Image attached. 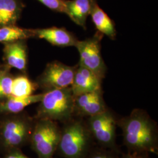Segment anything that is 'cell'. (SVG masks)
I'll return each mask as SVG.
<instances>
[{"mask_svg":"<svg viewBox=\"0 0 158 158\" xmlns=\"http://www.w3.org/2000/svg\"><path fill=\"white\" fill-rule=\"evenodd\" d=\"M117 125L128 152L158 155V124L146 111L133 110L129 115L118 119Z\"/></svg>","mask_w":158,"mask_h":158,"instance_id":"1","label":"cell"},{"mask_svg":"<svg viewBox=\"0 0 158 158\" xmlns=\"http://www.w3.org/2000/svg\"><path fill=\"white\" fill-rule=\"evenodd\" d=\"M95 145L85 119L75 116L63 123L57 151L64 158H85Z\"/></svg>","mask_w":158,"mask_h":158,"instance_id":"2","label":"cell"},{"mask_svg":"<svg viewBox=\"0 0 158 158\" xmlns=\"http://www.w3.org/2000/svg\"><path fill=\"white\" fill-rule=\"evenodd\" d=\"M35 116L63 124L74 115V96L71 87L54 89L44 93Z\"/></svg>","mask_w":158,"mask_h":158,"instance_id":"3","label":"cell"},{"mask_svg":"<svg viewBox=\"0 0 158 158\" xmlns=\"http://www.w3.org/2000/svg\"><path fill=\"white\" fill-rule=\"evenodd\" d=\"M36 120L29 140L32 148L39 158H53L60 141L61 128L54 121Z\"/></svg>","mask_w":158,"mask_h":158,"instance_id":"4","label":"cell"},{"mask_svg":"<svg viewBox=\"0 0 158 158\" xmlns=\"http://www.w3.org/2000/svg\"><path fill=\"white\" fill-rule=\"evenodd\" d=\"M118 119L107 108L85 120L96 145L104 148L118 149L116 143V128Z\"/></svg>","mask_w":158,"mask_h":158,"instance_id":"5","label":"cell"},{"mask_svg":"<svg viewBox=\"0 0 158 158\" xmlns=\"http://www.w3.org/2000/svg\"><path fill=\"white\" fill-rule=\"evenodd\" d=\"M102 35L97 32L94 36L77 40L75 47L80 55L79 64L96 74L101 79L105 77L106 66L102 57L100 42Z\"/></svg>","mask_w":158,"mask_h":158,"instance_id":"6","label":"cell"},{"mask_svg":"<svg viewBox=\"0 0 158 158\" xmlns=\"http://www.w3.org/2000/svg\"><path fill=\"white\" fill-rule=\"evenodd\" d=\"M34 125L32 120L27 116L6 120L1 129V138L3 145L12 149L23 146L30 140Z\"/></svg>","mask_w":158,"mask_h":158,"instance_id":"7","label":"cell"},{"mask_svg":"<svg viewBox=\"0 0 158 158\" xmlns=\"http://www.w3.org/2000/svg\"><path fill=\"white\" fill-rule=\"evenodd\" d=\"M76 66H69L55 61L47 64L45 70L38 79L36 84L44 90L69 87L73 83Z\"/></svg>","mask_w":158,"mask_h":158,"instance_id":"8","label":"cell"},{"mask_svg":"<svg viewBox=\"0 0 158 158\" xmlns=\"http://www.w3.org/2000/svg\"><path fill=\"white\" fill-rule=\"evenodd\" d=\"M108 107L102 89L74 96V115L88 118L106 110Z\"/></svg>","mask_w":158,"mask_h":158,"instance_id":"9","label":"cell"},{"mask_svg":"<svg viewBox=\"0 0 158 158\" xmlns=\"http://www.w3.org/2000/svg\"><path fill=\"white\" fill-rule=\"evenodd\" d=\"M102 79L90 70L79 64L76 66L70 87L74 96L102 89Z\"/></svg>","mask_w":158,"mask_h":158,"instance_id":"10","label":"cell"},{"mask_svg":"<svg viewBox=\"0 0 158 158\" xmlns=\"http://www.w3.org/2000/svg\"><path fill=\"white\" fill-rule=\"evenodd\" d=\"M34 37L45 40L59 47L75 46L78 40L66 29L57 27L31 29Z\"/></svg>","mask_w":158,"mask_h":158,"instance_id":"11","label":"cell"},{"mask_svg":"<svg viewBox=\"0 0 158 158\" xmlns=\"http://www.w3.org/2000/svg\"><path fill=\"white\" fill-rule=\"evenodd\" d=\"M4 59L8 65L25 71L27 65V46L25 40L4 44Z\"/></svg>","mask_w":158,"mask_h":158,"instance_id":"12","label":"cell"},{"mask_svg":"<svg viewBox=\"0 0 158 158\" xmlns=\"http://www.w3.org/2000/svg\"><path fill=\"white\" fill-rule=\"evenodd\" d=\"M94 0H66V14L70 19L83 27L86 28V21L91 11Z\"/></svg>","mask_w":158,"mask_h":158,"instance_id":"13","label":"cell"},{"mask_svg":"<svg viewBox=\"0 0 158 158\" xmlns=\"http://www.w3.org/2000/svg\"><path fill=\"white\" fill-rule=\"evenodd\" d=\"M92 21L99 33L114 40L116 36V30L113 20L98 6L94 0L90 15Z\"/></svg>","mask_w":158,"mask_h":158,"instance_id":"14","label":"cell"},{"mask_svg":"<svg viewBox=\"0 0 158 158\" xmlns=\"http://www.w3.org/2000/svg\"><path fill=\"white\" fill-rule=\"evenodd\" d=\"M23 8L21 0H0V27L15 25Z\"/></svg>","mask_w":158,"mask_h":158,"instance_id":"15","label":"cell"},{"mask_svg":"<svg viewBox=\"0 0 158 158\" xmlns=\"http://www.w3.org/2000/svg\"><path fill=\"white\" fill-rule=\"evenodd\" d=\"M44 93L32 94L28 97H17L11 96L0 104V113L17 114L23 111L29 105L40 102Z\"/></svg>","mask_w":158,"mask_h":158,"instance_id":"16","label":"cell"},{"mask_svg":"<svg viewBox=\"0 0 158 158\" xmlns=\"http://www.w3.org/2000/svg\"><path fill=\"white\" fill-rule=\"evenodd\" d=\"M34 37L31 29L21 28L16 25L0 27V43L8 44Z\"/></svg>","mask_w":158,"mask_h":158,"instance_id":"17","label":"cell"},{"mask_svg":"<svg viewBox=\"0 0 158 158\" xmlns=\"http://www.w3.org/2000/svg\"><path fill=\"white\" fill-rule=\"evenodd\" d=\"M36 83L32 82L25 76H19L13 79L12 96L24 97L32 95L38 87Z\"/></svg>","mask_w":158,"mask_h":158,"instance_id":"18","label":"cell"},{"mask_svg":"<svg viewBox=\"0 0 158 158\" xmlns=\"http://www.w3.org/2000/svg\"><path fill=\"white\" fill-rule=\"evenodd\" d=\"M119 149L104 148L95 145L85 158H120Z\"/></svg>","mask_w":158,"mask_h":158,"instance_id":"19","label":"cell"},{"mask_svg":"<svg viewBox=\"0 0 158 158\" xmlns=\"http://www.w3.org/2000/svg\"><path fill=\"white\" fill-rule=\"evenodd\" d=\"M13 79L6 69L0 74V98H7L12 96Z\"/></svg>","mask_w":158,"mask_h":158,"instance_id":"20","label":"cell"},{"mask_svg":"<svg viewBox=\"0 0 158 158\" xmlns=\"http://www.w3.org/2000/svg\"><path fill=\"white\" fill-rule=\"evenodd\" d=\"M52 11L66 14V0H38Z\"/></svg>","mask_w":158,"mask_h":158,"instance_id":"21","label":"cell"},{"mask_svg":"<svg viewBox=\"0 0 158 158\" xmlns=\"http://www.w3.org/2000/svg\"><path fill=\"white\" fill-rule=\"evenodd\" d=\"M120 158H151L149 153L142 152H128L121 153Z\"/></svg>","mask_w":158,"mask_h":158,"instance_id":"22","label":"cell"},{"mask_svg":"<svg viewBox=\"0 0 158 158\" xmlns=\"http://www.w3.org/2000/svg\"><path fill=\"white\" fill-rule=\"evenodd\" d=\"M4 158H31L24 155L19 150L16 149L12 151L11 152L6 155Z\"/></svg>","mask_w":158,"mask_h":158,"instance_id":"23","label":"cell"},{"mask_svg":"<svg viewBox=\"0 0 158 158\" xmlns=\"http://www.w3.org/2000/svg\"><path fill=\"white\" fill-rule=\"evenodd\" d=\"M4 70V69H0V74L2 72V71Z\"/></svg>","mask_w":158,"mask_h":158,"instance_id":"24","label":"cell"}]
</instances>
